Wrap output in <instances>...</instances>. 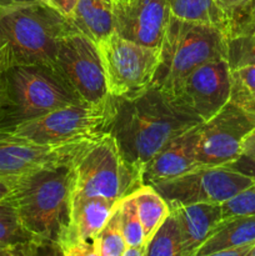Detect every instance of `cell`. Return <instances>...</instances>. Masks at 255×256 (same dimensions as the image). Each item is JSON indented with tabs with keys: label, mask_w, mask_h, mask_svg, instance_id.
I'll return each instance as SVG.
<instances>
[{
	"label": "cell",
	"mask_w": 255,
	"mask_h": 256,
	"mask_svg": "<svg viewBox=\"0 0 255 256\" xmlns=\"http://www.w3.org/2000/svg\"><path fill=\"white\" fill-rule=\"evenodd\" d=\"M202 122L174 95L152 85L132 99H118L109 132L128 164L140 176L146 162L162 146Z\"/></svg>",
	"instance_id": "cell-1"
},
{
	"label": "cell",
	"mask_w": 255,
	"mask_h": 256,
	"mask_svg": "<svg viewBox=\"0 0 255 256\" xmlns=\"http://www.w3.org/2000/svg\"><path fill=\"white\" fill-rule=\"evenodd\" d=\"M72 162L22 175L10 196L24 226L45 252L59 254L69 226L76 192Z\"/></svg>",
	"instance_id": "cell-2"
},
{
	"label": "cell",
	"mask_w": 255,
	"mask_h": 256,
	"mask_svg": "<svg viewBox=\"0 0 255 256\" xmlns=\"http://www.w3.org/2000/svg\"><path fill=\"white\" fill-rule=\"evenodd\" d=\"M74 32L68 18L42 2L0 9V72L16 64L55 68L59 42Z\"/></svg>",
	"instance_id": "cell-3"
},
{
	"label": "cell",
	"mask_w": 255,
	"mask_h": 256,
	"mask_svg": "<svg viewBox=\"0 0 255 256\" xmlns=\"http://www.w3.org/2000/svg\"><path fill=\"white\" fill-rule=\"evenodd\" d=\"M54 66L16 64L0 72V132L66 105L82 102Z\"/></svg>",
	"instance_id": "cell-4"
},
{
	"label": "cell",
	"mask_w": 255,
	"mask_h": 256,
	"mask_svg": "<svg viewBox=\"0 0 255 256\" xmlns=\"http://www.w3.org/2000/svg\"><path fill=\"white\" fill-rule=\"evenodd\" d=\"M228 36V32L216 25L170 15L152 85L174 94L195 68L220 58L226 59Z\"/></svg>",
	"instance_id": "cell-5"
},
{
	"label": "cell",
	"mask_w": 255,
	"mask_h": 256,
	"mask_svg": "<svg viewBox=\"0 0 255 256\" xmlns=\"http://www.w3.org/2000/svg\"><path fill=\"white\" fill-rule=\"evenodd\" d=\"M116 104V98L109 95L99 102L66 105L22 122L8 132L46 145L95 139L110 132Z\"/></svg>",
	"instance_id": "cell-6"
},
{
	"label": "cell",
	"mask_w": 255,
	"mask_h": 256,
	"mask_svg": "<svg viewBox=\"0 0 255 256\" xmlns=\"http://www.w3.org/2000/svg\"><path fill=\"white\" fill-rule=\"evenodd\" d=\"M76 194L119 202L142 184L110 132L92 140L72 162Z\"/></svg>",
	"instance_id": "cell-7"
},
{
	"label": "cell",
	"mask_w": 255,
	"mask_h": 256,
	"mask_svg": "<svg viewBox=\"0 0 255 256\" xmlns=\"http://www.w3.org/2000/svg\"><path fill=\"white\" fill-rule=\"evenodd\" d=\"M108 94L132 99L149 89L160 62V48L145 46L112 32L98 42Z\"/></svg>",
	"instance_id": "cell-8"
},
{
	"label": "cell",
	"mask_w": 255,
	"mask_h": 256,
	"mask_svg": "<svg viewBox=\"0 0 255 256\" xmlns=\"http://www.w3.org/2000/svg\"><path fill=\"white\" fill-rule=\"evenodd\" d=\"M169 205L224 202L255 184L248 175L228 165L199 164L175 178L149 182Z\"/></svg>",
	"instance_id": "cell-9"
},
{
	"label": "cell",
	"mask_w": 255,
	"mask_h": 256,
	"mask_svg": "<svg viewBox=\"0 0 255 256\" xmlns=\"http://www.w3.org/2000/svg\"><path fill=\"white\" fill-rule=\"evenodd\" d=\"M55 69L84 102H99L109 96L96 42L80 32L60 40Z\"/></svg>",
	"instance_id": "cell-10"
},
{
	"label": "cell",
	"mask_w": 255,
	"mask_h": 256,
	"mask_svg": "<svg viewBox=\"0 0 255 256\" xmlns=\"http://www.w3.org/2000/svg\"><path fill=\"white\" fill-rule=\"evenodd\" d=\"M255 129V119L230 100L200 126L198 162L229 165L239 159L245 138Z\"/></svg>",
	"instance_id": "cell-11"
},
{
	"label": "cell",
	"mask_w": 255,
	"mask_h": 256,
	"mask_svg": "<svg viewBox=\"0 0 255 256\" xmlns=\"http://www.w3.org/2000/svg\"><path fill=\"white\" fill-rule=\"evenodd\" d=\"M172 95L202 122L209 120L232 98V69L228 60L220 58L195 68Z\"/></svg>",
	"instance_id": "cell-12"
},
{
	"label": "cell",
	"mask_w": 255,
	"mask_h": 256,
	"mask_svg": "<svg viewBox=\"0 0 255 256\" xmlns=\"http://www.w3.org/2000/svg\"><path fill=\"white\" fill-rule=\"evenodd\" d=\"M92 140L94 139L46 145L12 132H0V175L22 176L45 168L72 162Z\"/></svg>",
	"instance_id": "cell-13"
},
{
	"label": "cell",
	"mask_w": 255,
	"mask_h": 256,
	"mask_svg": "<svg viewBox=\"0 0 255 256\" xmlns=\"http://www.w3.org/2000/svg\"><path fill=\"white\" fill-rule=\"evenodd\" d=\"M170 15L169 0L114 2V32L130 42L160 48Z\"/></svg>",
	"instance_id": "cell-14"
},
{
	"label": "cell",
	"mask_w": 255,
	"mask_h": 256,
	"mask_svg": "<svg viewBox=\"0 0 255 256\" xmlns=\"http://www.w3.org/2000/svg\"><path fill=\"white\" fill-rule=\"evenodd\" d=\"M118 202L75 192L69 226L59 245L65 256H95L94 239L102 229Z\"/></svg>",
	"instance_id": "cell-15"
},
{
	"label": "cell",
	"mask_w": 255,
	"mask_h": 256,
	"mask_svg": "<svg viewBox=\"0 0 255 256\" xmlns=\"http://www.w3.org/2000/svg\"><path fill=\"white\" fill-rule=\"evenodd\" d=\"M202 124L175 136L146 162L140 175L142 184L175 178L199 165L198 144Z\"/></svg>",
	"instance_id": "cell-16"
},
{
	"label": "cell",
	"mask_w": 255,
	"mask_h": 256,
	"mask_svg": "<svg viewBox=\"0 0 255 256\" xmlns=\"http://www.w3.org/2000/svg\"><path fill=\"white\" fill-rule=\"evenodd\" d=\"M182 234V256H194L222 220L219 202L169 205Z\"/></svg>",
	"instance_id": "cell-17"
},
{
	"label": "cell",
	"mask_w": 255,
	"mask_h": 256,
	"mask_svg": "<svg viewBox=\"0 0 255 256\" xmlns=\"http://www.w3.org/2000/svg\"><path fill=\"white\" fill-rule=\"evenodd\" d=\"M68 20L98 44L114 32V0H79Z\"/></svg>",
	"instance_id": "cell-18"
},
{
	"label": "cell",
	"mask_w": 255,
	"mask_h": 256,
	"mask_svg": "<svg viewBox=\"0 0 255 256\" xmlns=\"http://www.w3.org/2000/svg\"><path fill=\"white\" fill-rule=\"evenodd\" d=\"M249 244H255V216L220 220L194 256H218L224 250Z\"/></svg>",
	"instance_id": "cell-19"
},
{
	"label": "cell",
	"mask_w": 255,
	"mask_h": 256,
	"mask_svg": "<svg viewBox=\"0 0 255 256\" xmlns=\"http://www.w3.org/2000/svg\"><path fill=\"white\" fill-rule=\"evenodd\" d=\"M0 246L9 250L12 256L36 255L44 252L42 245L24 226L10 199L0 202Z\"/></svg>",
	"instance_id": "cell-20"
},
{
	"label": "cell",
	"mask_w": 255,
	"mask_h": 256,
	"mask_svg": "<svg viewBox=\"0 0 255 256\" xmlns=\"http://www.w3.org/2000/svg\"><path fill=\"white\" fill-rule=\"evenodd\" d=\"M132 194L138 216L144 230V244L146 246L155 232L170 214V206L159 192L150 184H142Z\"/></svg>",
	"instance_id": "cell-21"
},
{
	"label": "cell",
	"mask_w": 255,
	"mask_h": 256,
	"mask_svg": "<svg viewBox=\"0 0 255 256\" xmlns=\"http://www.w3.org/2000/svg\"><path fill=\"white\" fill-rule=\"evenodd\" d=\"M169 5L174 16L216 25L228 32L226 20L212 0H169Z\"/></svg>",
	"instance_id": "cell-22"
},
{
	"label": "cell",
	"mask_w": 255,
	"mask_h": 256,
	"mask_svg": "<svg viewBox=\"0 0 255 256\" xmlns=\"http://www.w3.org/2000/svg\"><path fill=\"white\" fill-rule=\"evenodd\" d=\"M145 256H182V234L172 210L145 246Z\"/></svg>",
	"instance_id": "cell-23"
},
{
	"label": "cell",
	"mask_w": 255,
	"mask_h": 256,
	"mask_svg": "<svg viewBox=\"0 0 255 256\" xmlns=\"http://www.w3.org/2000/svg\"><path fill=\"white\" fill-rule=\"evenodd\" d=\"M126 242L122 234L118 204L106 224L94 239L95 256H122Z\"/></svg>",
	"instance_id": "cell-24"
},
{
	"label": "cell",
	"mask_w": 255,
	"mask_h": 256,
	"mask_svg": "<svg viewBox=\"0 0 255 256\" xmlns=\"http://www.w3.org/2000/svg\"><path fill=\"white\" fill-rule=\"evenodd\" d=\"M118 210H119L120 224H122L126 246H140L145 249L144 230L138 216L132 194L126 195L118 202Z\"/></svg>",
	"instance_id": "cell-25"
},
{
	"label": "cell",
	"mask_w": 255,
	"mask_h": 256,
	"mask_svg": "<svg viewBox=\"0 0 255 256\" xmlns=\"http://www.w3.org/2000/svg\"><path fill=\"white\" fill-rule=\"evenodd\" d=\"M226 60L232 70L255 65V35H229Z\"/></svg>",
	"instance_id": "cell-26"
},
{
	"label": "cell",
	"mask_w": 255,
	"mask_h": 256,
	"mask_svg": "<svg viewBox=\"0 0 255 256\" xmlns=\"http://www.w3.org/2000/svg\"><path fill=\"white\" fill-rule=\"evenodd\" d=\"M220 206L222 220L239 216H255V184L225 200Z\"/></svg>",
	"instance_id": "cell-27"
},
{
	"label": "cell",
	"mask_w": 255,
	"mask_h": 256,
	"mask_svg": "<svg viewBox=\"0 0 255 256\" xmlns=\"http://www.w3.org/2000/svg\"><path fill=\"white\" fill-rule=\"evenodd\" d=\"M255 99V65L232 70V102Z\"/></svg>",
	"instance_id": "cell-28"
},
{
	"label": "cell",
	"mask_w": 255,
	"mask_h": 256,
	"mask_svg": "<svg viewBox=\"0 0 255 256\" xmlns=\"http://www.w3.org/2000/svg\"><path fill=\"white\" fill-rule=\"evenodd\" d=\"M229 35H255V0H252L242 14L232 22Z\"/></svg>",
	"instance_id": "cell-29"
},
{
	"label": "cell",
	"mask_w": 255,
	"mask_h": 256,
	"mask_svg": "<svg viewBox=\"0 0 255 256\" xmlns=\"http://www.w3.org/2000/svg\"><path fill=\"white\" fill-rule=\"evenodd\" d=\"M228 22V34L232 22L242 14L252 0H212Z\"/></svg>",
	"instance_id": "cell-30"
},
{
	"label": "cell",
	"mask_w": 255,
	"mask_h": 256,
	"mask_svg": "<svg viewBox=\"0 0 255 256\" xmlns=\"http://www.w3.org/2000/svg\"><path fill=\"white\" fill-rule=\"evenodd\" d=\"M228 166L248 175L255 180V154H242L239 159L229 164Z\"/></svg>",
	"instance_id": "cell-31"
},
{
	"label": "cell",
	"mask_w": 255,
	"mask_h": 256,
	"mask_svg": "<svg viewBox=\"0 0 255 256\" xmlns=\"http://www.w3.org/2000/svg\"><path fill=\"white\" fill-rule=\"evenodd\" d=\"M40 2L56 10L58 12L64 15L65 18H69V15L72 14V9H74V6L79 0H40Z\"/></svg>",
	"instance_id": "cell-32"
},
{
	"label": "cell",
	"mask_w": 255,
	"mask_h": 256,
	"mask_svg": "<svg viewBox=\"0 0 255 256\" xmlns=\"http://www.w3.org/2000/svg\"><path fill=\"white\" fill-rule=\"evenodd\" d=\"M20 176H5L0 175V202L10 199L16 188Z\"/></svg>",
	"instance_id": "cell-33"
},
{
	"label": "cell",
	"mask_w": 255,
	"mask_h": 256,
	"mask_svg": "<svg viewBox=\"0 0 255 256\" xmlns=\"http://www.w3.org/2000/svg\"><path fill=\"white\" fill-rule=\"evenodd\" d=\"M242 154H255V129L245 138Z\"/></svg>",
	"instance_id": "cell-34"
},
{
	"label": "cell",
	"mask_w": 255,
	"mask_h": 256,
	"mask_svg": "<svg viewBox=\"0 0 255 256\" xmlns=\"http://www.w3.org/2000/svg\"><path fill=\"white\" fill-rule=\"evenodd\" d=\"M40 2V0H0V9H8V8L20 6V5L32 4V2Z\"/></svg>",
	"instance_id": "cell-35"
},
{
	"label": "cell",
	"mask_w": 255,
	"mask_h": 256,
	"mask_svg": "<svg viewBox=\"0 0 255 256\" xmlns=\"http://www.w3.org/2000/svg\"><path fill=\"white\" fill-rule=\"evenodd\" d=\"M236 104L240 105V106H242L245 112H249V114L255 119V99L242 100V102H238Z\"/></svg>",
	"instance_id": "cell-36"
},
{
	"label": "cell",
	"mask_w": 255,
	"mask_h": 256,
	"mask_svg": "<svg viewBox=\"0 0 255 256\" xmlns=\"http://www.w3.org/2000/svg\"><path fill=\"white\" fill-rule=\"evenodd\" d=\"M122 256H145V249L140 246H126Z\"/></svg>",
	"instance_id": "cell-37"
},
{
	"label": "cell",
	"mask_w": 255,
	"mask_h": 256,
	"mask_svg": "<svg viewBox=\"0 0 255 256\" xmlns=\"http://www.w3.org/2000/svg\"><path fill=\"white\" fill-rule=\"evenodd\" d=\"M0 256H12V254L8 249L0 246Z\"/></svg>",
	"instance_id": "cell-38"
},
{
	"label": "cell",
	"mask_w": 255,
	"mask_h": 256,
	"mask_svg": "<svg viewBox=\"0 0 255 256\" xmlns=\"http://www.w3.org/2000/svg\"><path fill=\"white\" fill-rule=\"evenodd\" d=\"M248 256H255V244H254V246H252V249L250 250L249 255H248Z\"/></svg>",
	"instance_id": "cell-39"
},
{
	"label": "cell",
	"mask_w": 255,
	"mask_h": 256,
	"mask_svg": "<svg viewBox=\"0 0 255 256\" xmlns=\"http://www.w3.org/2000/svg\"><path fill=\"white\" fill-rule=\"evenodd\" d=\"M114 2H122V0H114Z\"/></svg>",
	"instance_id": "cell-40"
}]
</instances>
